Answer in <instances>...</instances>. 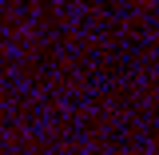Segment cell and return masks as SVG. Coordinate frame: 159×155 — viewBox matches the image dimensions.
I'll use <instances>...</instances> for the list:
<instances>
[{"label": "cell", "mask_w": 159, "mask_h": 155, "mask_svg": "<svg viewBox=\"0 0 159 155\" xmlns=\"http://www.w3.org/2000/svg\"><path fill=\"white\" fill-rule=\"evenodd\" d=\"M139 4H151V0H139Z\"/></svg>", "instance_id": "cell-1"}]
</instances>
